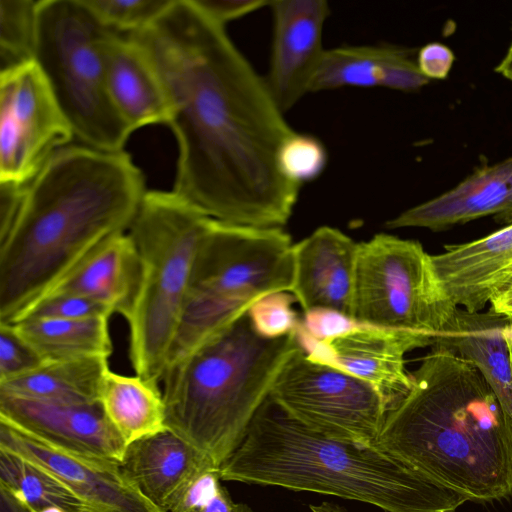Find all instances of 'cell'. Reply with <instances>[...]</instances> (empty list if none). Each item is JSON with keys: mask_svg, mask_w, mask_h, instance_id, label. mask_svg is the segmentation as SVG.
<instances>
[{"mask_svg": "<svg viewBox=\"0 0 512 512\" xmlns=\"http://www.w3.org/2000/svg\"><path fill=\"white\" fill-rule=\"evenodd\" d=\"M156 69L171 106L178 157L172 191L224 223L282 228L301 186L280 172V146L295 130L223 27L193 0H171L128 35Z\"/></svg>", "mask_w": 512, "mask_h": 512, "instance_id": "6da1fadb", "label": "cell"}, {"mask_svg": "<svg viewBox=\"0 0 512 512\" xmlns=\"http://www.w3.org/2000/svg\"><path fill=\"white\" fill-rule=\"evenodd\" d=\"M147 190L124 150H57L0 235V324H16L103 240L128 231Z\"/></svg>", "mask_w": 512, "mask_h": 512, "instance_id": "7a4b0ae2", "label": "cell"}, {"mask_svg": "<svg viewBox=\"0 0 512 512\" xmlns=\"http://www.w3.org/2000/svg\"><path fill=\"white\" fill-rule=\"evenodd\" d=\"M375 446L468 501L512 494V421L478 369L433 345Z\"/></svg>", "mask_w": 512, "mask_h": 512, "instance_id": "3957f363", "label": "cell"}, {"mask_svg": "<svg viewBox=\"0 0 512 512\" xmlns=\"http://www.w3.org/2000/svg\"><path fill=\"white\" fill-rule=\"evenodd\" d=\"M220 474L224 481L332 495L384 512H455L468 501L376 446L308 428L270 395Z\"/></svg>", "mask_w": 512, "mask_h": 512, "instance_id": "277c9868", "label": "cell"}, {"mask_svg": "<svg viewBox=\"0 0 512 512\" xmlns=\"http://www.w3.org/2000/svg\"><path fill=\"white\" fill-rule=\"evenodd\" d=\"M247 312L161 379L167 429L218 467L240 446L282 367L300 348L295 331L279 338L258 334Z\"/></svg>", "mask_w": 512, "mask_h": 512, "instance_id": "5b68a950", "label": "cell"}, {"mask_svg": "<svg viewBox=\"0 0 512 512\" xmlns=\"http://www.w3.org/2000/svg\"><path fill=\"white\" fill-rule=\"evenodd\" d=\"M212 218L173 191L145 193L128 233L140 260L137 291L122 314L136 375L161 382L195 254Z\"/></svg>", "mask_w": 512, "mask_h": 512, "instance_id": "8992f818", "label": "cell"}, {"mask_svg": "<svg viewBox=\"0 0 512 512\" xmlns=\"http://www.w3.org/2000/svg\"><path fill=\"white\" fill-rule=\"evenodd\" d=\"M293 244L282 228L212 219L198 245L167 366L245 314L268 294L291 292Z\"/></svg>", "mask_w": 512, "mask_h": 512, "instance_id": "52a82bcc", "label": "cell"}, {"mask_svg": "<svg viewBox=\"0 0 512 512\" xmlns=\"http://www.w3.org/2000/svg\"><path fill=\"white\" fill-rule=\"evenodd\" d=\"M106 30L83 0H39L35 61L80 144L122 151L131 131L111 101L102 52Z\"/></svg>", "mask_w": 512, "mask_h": 512, "instance_id": "ba28073f", "label": "cell"}, {"mask_svg": "<svg viewBox=\"0 0 512 512\" xmlns=\"http://www.w3.org/2000/svg\"><path fill=\"white\" fill-rule=\"evenodd\" d=\"M457 308L418 241L380 233L358 243L353 318L436 337Z\"/></svg>", "mask_w": 512, "mask_h": 512, "instance_id": "9c48e42d", "label": "cell"}, {"mask_svg": "<svg viewBox=\"0 0 512 512\" xmlns=\"http://www.w3.org/2000/svg\"><path fill=\"white\" fill-rule=\"evenodd\" d=\"M269 395L308 428L362 446H375L389 413L372 386L310 360L301 347L284 364Z\"/></svg>", "mask_w": 512, "mask_h": 512, "instance_id": "30bf717a", "label": "cell"}, {"mask_svg": "<svg viewBox=\"0 0 512 512\" xmlns=\"http://www.w3.org/2000/svg\"><path fill=\"white\" fill-rule=\"evenodd\" d=\"M75 138L36 63L0 73V182L28 184Z\"/></svg>", "mask_w": 512, "mask_h": 512, "instance_id": "8fae6325", "label": "cell"}, {"mask_svg": "<svg viewBox=\"0 0 512 512\" xmlns=\"http://www.w3.org/2000/svg\"><path fill=\"white\" fill-rule=\"evenodd\" d=\"M295 334L310 360L366 382L380 395L389 412L407 396L413 385L412 373L405 367V354L435 343V337L428 334L357 319L351 330L327 340L313 339L298 325Z\"/></svg>", "mask_w": 512, "mask_h": 512, "instance_id": "7c38bea8", "label": "cell"}, {"mask_svg": "<svg viewBox=\"0 0 512 512\" xmlns=\"http://www.w3.org/2000/svg\"><path fill=\"white\" fill-rule=\"evenodd\" d=\"M0 448L55 477L91 512H165L129 480L119 462L60 448L1 418Z\"/></svg>", "mask_w": 512, "mask_h": 512, "instance_id": "4fadbf2b", "label": "cell"}, {"mask_svg": "<svg viewBox=\"0 0 512 512\" xmlns=\"http://www.w3.org/2000/svg\"><path fill=\"white\" fill-rule=\"evenodd\" d=\"M269 69L264 77L283 113L307 93L326 49L324 24L331 11L325 0H273Z\"/></svg>", "mask_w": 512, "mask_h": 512, "instance_id": "5bb4252c", "label": "cell"}, {"mask_svg": "<svg viewBox=\"0 0 512 512\" xmlns=\"http://www.w3.org/2000/svg\"><path fill=\"white\" fill-rule=\"evenodd\" d=\"M0 418L60 448L119 463L127 446L99 402L58 403L0 393Z\"/></svg>", "mask_w": 512, "mask_h": 512, "instance_id": "9a60e30c", "label": "cell"}, {"mask_svg": "<svg viewBox=\"0 0 512 512\" xmlns=\"http://www.w3.org/2000/svg\"><path fill=\"white\" fill-rule=\"evenodd\" d=\"M357 252L358 243L329 226L293 244L291 293L305 313L331 309L352 317Z\"/></svg>", "mask_w": 512, "mask_h": 512, "instance_id": "2e32d148", "label": "cell"}, {"mask_svg": "<svg viewBox=\"0 0 512 512\" xmlns=\"http://www.w3.org/2000/svg\"><path fill=\"white\" fill-rule=\"evenodd\" d=\"M435 273L457 307L481 312L512 279V223L474 241L431 255Z\"/></svg>", "mask_w": 512, "mask_h": 512, "instance_id": "e0dca14e", "label": "cell"}, {"mask_svg": "<svg viewBox=\"0 0 512 512\" xmlns=\"http://www.w3.org/2000/svg\"><path fill=\"white\" fill-rule=\"evenodd\" d=\"M102 52L111 101L130 131L168 125L172 112L165 87L140 44L108 31Z\"/></svg>", "mask_w": 512, "mask_h": 512, "instance_id": "ac0fdd59", "label": "cell"}, {"mask_svg": "<svg viewBox=\"0 0 512 512\" xmlns=\"http://www.w3.org/2000/svg\"><path fill=\"white\" fill-rule=\"evenodd\" d=\"M511 205L512 156L477 169L451 190L387 221L386 227L439 231L484 216H496Z\"/></svg>", "mask_w": 512, "mask_h": 512, "instance_id": "d6986e66", "label": "cell"}, {"mask_svg": "<svg viewBox=\"0 0 512 512\" xmlns=\"http://www.w3.org/2000/svg\"><path fill=\"white\" fill-rule=\"evenodd\" d=\"M429 81L420 72L410 49L390 44L349 45L325 50L310 93L343 87L411 92Z\"/></svg>", "mask_w": 512, "mask_h": 512, "instance_id": "ffe728a7", "label": "cell"}, {"mask_svg": "<svg viewBox=\"0 0 512 512\" xmlns=\"http://www.w3.org/2000/svg\"><path fill=\"white\" fill-rule=\"evenodd\" d=\"M211 463L206 455L167 429L128 444L120 465L148 500L168 512L188 480Z\"/></svg>", "mask_w": 512, "mask_h": 512, "instance_id": "44dd1931", "label": "cell"}, {"mask_svg": "<svg viewBox=\"0 0 512 512\" xmlns=\"http://www.w3.org/2000/svg\"><path fill=\"white\" fill-rule=\"evenodd\" d=\"M508 317L492 308L468 312L457 308L450 325L435 337L442 345L469 360L494 392L512 421V366L504 329Z\"/></svg>", "mask_w": 512, "mask_h": 512, "instance_id": "7402d4cb", "label": "cell"}, {"mask_svg": "<svg viewBox=\"0 0 512 512\" xmlns=\"http://www.w3.org/2000/svg\"><path fill=\"white\" fill-rule=\"evenodd\" d=\"M139 279L135 244L127 231L119 232L94 248L50 294L90 297L122 315L137 291Z\"/></svg>", "mask_w": 512, "mask_h": 512, "instance_id": "603a6c76", "label": "cell"}, {"mask_svg": "<svg viewBox=\"0 0 512 512\" xmlns=\"http://www.w3.org/2000/svg\"><path fill=\"white\" fill-rule=\"evenodd\" d=\"M158 381L108 370L99 403L116 431L128 445L167 430L165 404Z\"/></svg>", "mask_w": 512, "mask_h": 512, "instance_id": "cb8c5ba5", "label": "cell"}, {"mask_svg": "<svg viewBox=\"0 0 512 512\" xmlns=\"http://www.w3.org/2000/svg\"><path fill=\"white\" fill-rule=\"evenodd\" d=\"M109 369L105 358L46 362L25 375L1 382L0 393L58 403H98Z\"/></svg>", "mask_w": 512, "mask_h": 512, "instance_id": "d4e9b609", "label": "cell"}, {"mask_svg": "<svg viewBox=\"0 0 512 512\" xmlns=\"http://www.w3.org/2000/svg\"><path fill=\"white\" fill-rule=\"evenodd\" d=\"M109 318L27 317L13 324L45 362L108 359L113 352Z\"/></svg>", "mask_w": 512, "mask_h": 512, "instance_id": "484cf974", "label": "cell"}, {"mask_svg": "<svg viewBox=\"0 0 512 512\" xmlns=\"http://www.w3.org/2000/svg\"><path fill=\"white\" fill-rule=\"evenodd\" d=\"M0 485L8 488L34 512L51 506L67 512H91L82 499L55 477L1 448Z\"/></svg>", "mask_w": 512, "mask_h": 512, "instance_id": "4316f807", "label": "cell"}, {"mask_svg": "<svg viewBox=\"0 0 512 512\" xmlns=\"http://www.w3.org/2000/svg\"><path fill=\"white\" fill-rule=\"evenodd\" d=\"M38 2L0 0V73L35 61Z\"/></svg>", "mask_w": 512, "mask_h": 512, "instance_id": "83f0119b", "label": "cell"}, {"mask_svg": "<svg viewBox=\"0 0 512 512\" xmlns=\"http://www.w3.org/2000/svg\"><path fill=\"white\" fill-rule=\"evenodd\" d=\"M171 0H83L108 31L129 35L149 26Z\"/></svg>", "mask_w": 512, "mask_h": 512, "instance_id": "f1b7e54d", "label": "cell"}, {"mask_svg": "<svg viewBox=\"0 0 512 512\" xmlns=\"http://www.w3.org/2000/svg\"><path fill=\"white\" fill-rule=\"evenodd\" d=\"M277 164L287 180L302 187L324 171L327 150L317 137L295 131L280 146Z\"/></svg>", "mask_w": 512, "mask_h": 512, "instance_id": "f546056e", "label": "cell"}, {"mask_svg": "<svg viewBox=\"0 0 512 512\" xmlns=\"http://www.w3.org/2000/svg\"><path fill=\"white\" fill-rule=\"evenodd\" d=\"M295 300L289 292L272 293L256 300L247 312L256 332L266 338L294 332L300 321L292 308Z\"/></svg>", "mask_w": 512, "mask_h": 512, "instance_id": "4dcf8cb0", "label": "cell"}, {"mask_svg": "<svg viewBox=\"0 0 512 512\" xmlns=\"http://www.w3.org/2000/svg\"><path fill=\"white\" fill-rule=\"evenodd\" d=\"M44 363L13 324H0V383L25 375Z\"/></svg>", "mask_w": 512, "mask_h": 512, "instance_id": "1f68e13d", "label": "cell"}, {"mask_svg": "<svg viewBox=\"0 0 512 512\" xmlns=\"http://www.w3.org/2000/svg\"><path fill=\"white\" fill-rule=\"evenodd\" d=\"M114 313L115 311L111 306L90 297L77 294L53 293L41 300L25 318H110Z\"/></svg>", "mask_w": 512, "mask_h": 512, "instance_id": "d6a6232c", "label": "cell"}, {"mask_svg": "<svg viewBox=\"0 0 512 512\" xmlns=\"http://www.w3.org/2000/svg\"><path fill=\"white\" fill-rule=\"evenodd\" d=\"M220 481V467L213 463L206 465L182 487L168 512H197L213 498Z\"/></svg>", "mask_w": 512, "mask_h": 512, "instance_id": "836d02e7", "label": "cell"}, {"mask_svg": "<svg viewBox=\"0 0 512 512\" xmlns=\"http://www.w3.org/2000/svg\"><path fill=\"white\" fill-rule=\"evenodd\" d=\"M197 7L212 21L226 27L236 19L249 15L265 6L266 0H193Z\"/></svg>", "mask_w": 512, "mask_h": 512, "instance_id": "e575fe53", "label": "cell"}, {"mask_svg": "<svg viewBox=\"0 0 512 512\" xmlns=\"http://www.w3.org/2000/svg\"><path fill=\"white\" fill-rule=\"evenodd\" d=\"M455 56L452 50L438 42L423 46L416 56L420 72L429 80L445 79L454 63Z\"/></svg>", "mask_w": 512, "mask_h": 512, "instance_id": "d590c367", "label": "cell"}, {"mask_svg": "<svg viewBox=\"0 0 512 512\" xmlns=\"http://www.w3.org/2000/svg\"><path fill=\"white\" fill-rule=\"evenodd\" d=\"M197 512H253L245 503L232 500L228 490L220 485L213 498Z\"/></svg>", "mask_w": 512, "mask_h": 512, "instance_id": "8d00e7d4", "label": "cell"}, {"mask_svg": "<svg viewBox=\"0 0 512 512\" xmlns=\"http://www.w3.org/2000/svg\"><path fill=\"white\" fill-rule=\"evenodd\" d=\"M490 304L496 313L512 318V279L492 297Z\"/></svg>", "mask_w": 512, "mask_h": 512, "instance_id": "74e56055", "label": "cell"}, {"mask_svg": "<svg viewBox=\"0 0 512 512\" xmlns=\"http://www.w3.org/2000/svg\"><path fill=\"white\" fill-rule=\"evenodd\" d=\"M0 512H34L8 488L0 485Z\"/></svg>", "mask_w": 512, "mask_h": 512, "instance_id": "f35d334b", "label": "cell"}, {"mask_svg": "<svg viewBox=\"0 0 512 512\" xmlns=\"http://www.w3.org/2000/svg\"><path fill=\"white\" fill-rule=\"evenodd\" d=\"M495 72L512 82V41L505 56L495 68Z\"/></svg>", "mask_w": 512, "mask_h": 512, "instance_id": "ab89813d", "label": "cell"}, {"mask_svg": "<svg viewBox=\"0 0 512 512\" xmlns=\"http://www.w3.org/2000/svg\"><path fill=\"white\" fill-rule=\"evenodd\" d=\"M311 512H345V510L331 502L324 501L318 505L312 504L309 506Z\"/></svg>", "mask_w": 512, "mask_h": 512, "instance_id": "60d3db41", "label": "cell"}, {"mask_svg": "<svg viewBox=\"0 0 512 512\" xmlns=\"http://www.w3.org/2000/svg\"><path fill=\"white\" fill-rule=\"evenodd\" d=\"M504 337L508 346L510 360H511V366H512V318L508 317V321L506 323L505 329H504Z\"/></svg>", "mask_w": 512, "mask_h": 512, "instance_id": "b9f144b4", "label": "cell"}, {"mask_svg": "<svg viewBox=\"0 0 512 512\" xmlns=\"http://www.w3.org/2000/svg\"><path fill=\"white\" fill-rule=\"evenodd\" d=\"M497 222L509 225L512 223V205L508 207L505 211L495 216Z\"/></svg>", "mask_w": 512, "mask_h": 512, "instance_id": "7bdbcfd3", "label": "cell"}, {"mask_svg": "<svg viewBox=\"0 0 512 512\" xmlns=\"http://www.w3.org/2000/svg\"><path fill=\"white\" fill-rule=\"evenodd\" d=\"M39 512H67L64 509L56 506L47 507Z\"/></svg>", "mask_w": 512, "mask_h": 512, "instance_id": "ee69618b", "label": "cell"}]
</instances>
